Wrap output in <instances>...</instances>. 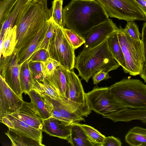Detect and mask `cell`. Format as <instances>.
Segmentation results:
<instances>
[{
  "label": "cell",
  "instance_id": "obj_1",
  "mask_svg": "<svg viewBox=\"0 0 146 146\" xmlns=\"http://www.w3.org/2000/svg\"><path fill=\"white\" fill-rule=\"evenodd\" d=\"M64 28L85 38L94 27L108 21L109 16L96 0H72L63 9Z\"/></svg>",
  "mask_w": 146,
  "mask_h": 146
},
{
  "label": "cell",
  "instance_id": "obj_2",
  "mask_svg": "<svg viewBox=\"0 0 146 146\" xmlns=\"http://www.w3.org/2000/svg\"><path fill=\"white\" fill-rule=\"evenodd\" d=\"M108 39L94 47L83 48L76 58L74 68L78 71V76L87 83L98 71L108 73L120 66L109 49Z\"/></svg>",
  "mask_w": 146,
  "mask_h": 146
},
{
  "label": "cell",
  "instance_id": "obj_3",
  "mask_svg": "<svg viewBox=\"0 0 146 146\" xmlns=\"http://www.w3.org/2000/svg\"><path fill=\"white\" fill-rule=\"evenodd\" d=\"M51 17L42 5L33 1L25 9L16 26V44L14 50L18 52L35 37Z\"/></svg>",
  "mask_w": 146,
  "mask_h": 146
},
{
  "label": "cell",
  "instance_id": "obj_4",
  "mask_svg": "<svg viewBox=\"0 0 146 146\" xmlns=\"http://www.w3.org/2000/svg\"><path fill=\"white\" fill-rule=\"evenodd\" d=\"M109 88L114 97L127 108L146 109V84L140 80L123 79Z\"/></svg>",
  "mask_w": 146,
  "mask_h": 146
},
{
  "label": "cell",
  "instance_id": "obj_5",
  "mask_svg": "<svg viewBox=\"0 0 146 146\" xmlns=\"http://www.w3.org/2000/svg\"><path fill=\"white\" fill-rule=\"evenodd\" d=\"M118 32L119 43L124 56L126 69L125 73L136 76L142 73L145 59L141 39H134L127 35L120 26Z\"/></svg>",
  "mask_w": 146,
  "mask_h": 146
},
{
  "label": "cell",
  "instance_id": "obj_6",
  "mask_svg": "<svg viewBox=\"0 0 146 146\" xmlns=\"http://www.w3.org/2000/svg\"><path fill=\"white\" fill-rule=\"evenodd\" d=\"M86 100L90 110L110 119L115 114L127 108L111 94L109 87L96 86L92 91L86 93Z\"/></svg>",
  "mask_w": 146,
  "mask_h": 146
},
{
  "label": "cell",
  "instance_id": "obj_7",
  "mask_svg": "<svg viewBox=\"0 0 146 146\" xmlns=\"http://www.w3.org/2000/svg\"><path fill=\"white\" fill-rule=\"evenodd\" d=\"M110 17L127 21H146V17L135 0H96Z\"/></svg>",
  "mask_w": 146,
  "mask_h": 146
},
{
  "label": "cell",
  "instance_id": "obj_8",
  "mask_svg": "<svg viewBox=\"0 0 146 146\" xmlns=\"http://www.w3.org/2000/svg\"><path fill=\"white\" fill-rule=\"evenodd\" d=\"M48 50L50 57L59 62L64 68L68 71L74 69L76 58L75 49L66 37L62 28L58 25Z\"/></svg>",
  "mask_w": 146,
  "mask_h": 146
},
{
  "label": "cell",
  "instance_id": "obj_9",
  "mask_svg": "<svg viewBox=\"0 0 146 146\" xmlns=\"http://www.w3.org/2000/svg\"><path fill=\"white\" fill-rule=\"evenodd\" d=\"M68 97L66 104L69 110L80 116L87 117L92 112L87 104L81 80L73 69L69 71Z\"/></svg>",
  "mask_w": 146,
  "mask_h": 146
},
{
  "label": "cell",
  "instance_id": "obj_10",
  "mask_svg": "<svg viewBox=\"0 0 146 146\" xmlns=\"http://www.w3.org/2000/svg\"><path fill=\"white\" fill-rule=\"evenodd\" d=\"M33 0H1L0 2V38L4 37L10 28L15 25L25 9Z\"/></svg>",
  "mask_w": 146,
  "mask_h": 146
},
{
  "label": "cell",
  "instance_id": "obj_11",
  "mask_svg": "<svg viewBox=\"0 0 146 146\" xmlns=\"http://www.w3.org/2000/svg\"><path fill=\"white\" fill-rule=\"evenodd\" d=\"M18 52L14 50L11 55L1 57L0 76L11 89L23 99L20 80V73L21 65L18 62Z\"/></svg>",
  "mask_w": 146,
  "mask_h": 146
},
{
  "label": "cell",
  "instance_id": "obj_12",
  "mask_svg": "<svg viewBox=\"0 0 146 146\" xmlns=\"http://www.w3.org/2000/svg\"><path fill=\"white\" fill-rule=\"evenodd\" d=\"M24 102L0 76V119L5 115L18 112Z\"/></svg>",
  "mask_w": 146,
  "mask_h": 146
},
{
  "label": "cell",
  "instance_id": "obj_13",
  "mask_svg": "<svg viewBox=\"0 0 146 146\" xmlns=\"http://www.w3.org/2000/svg\"><path fill=\"white\" fill-rule=\"evenodd\" d=\"M119 28L110 19L94 27L88 33L84 38L85 42L83 48H89L100 44Z\"/></svg>",
  "mask_w": 146,
  "mask_h": 146
},
{
  "label": "cell",
  "instance_id": "obj_14",
  "mask_svg": "<svg viewBox=\"0 0 146 146\" xmlns=\"http://www.w3.org/2000/svg\"><path fill=\"white\" fill-rule=\"evenodd\" d=\"M69 71L60 65L45 80L66 104L68 97Z\"/></svg>",
  "mask_w": 146,
  "mask_h": 146
},
{
  "label": "cell",
  "instance_id": "obj_15",
  "mask_svg": "<svg viewBox=\"0 0 146 146\" xmlns=\"http://www.w3.org/2000/svg\"><path fill=\"white\" fill-rule=\"evenodd\" d=\"M0 121L10 129L20 134L42 143V130L36 129L11 114L5 115Z\"/></svg>",
  "mask_w": 146,
  "mask_h": 146
},
{
  "label": "cell",
  "instance_id": "obj_16",
  "mask_svg": "<svg viewBox=\"0 0 146 146\" xmlns=\"http://www.w3.org/2000/svg\"><path fill=\"white\" fill-rule=\"evenodd\" d=\"M31 126L41 130L43 118L34 104L24 102L22 107L17 113L11 114Z\"/></svg>",
  "mask_w": 146,
  "mask_h": 146
},
{
  "label": "cell",
  "instance_id": "obj_17",
  "mask_svg": "<svg viewBox=\"0 0 146 146\" xmlns=\"http://www.w3.org/2000/svg\"><path fill=\"white\" fill-rule=\"evenodd\" d=\"M71 124L50 116L43 119L42 130L50 136L66 140L68 141L70 135Z\"/></svg>",
  "mask_w": 146,
  "mask_h": 146
},
{
  "label": "cell",
  "instance_id": "obj_18",
  "mask_svg": "<svg viewBox=\"0 0 146 146\" xmlns=\"http://www.w3.org/2000/svg\"><path fill=\"white\" fill-rule=\"evenodd\" d=\"M48 26V20L33 39L26 46L18 52V62L19 64L21 65L28 59L34 52L37 47L43 40Z\"/></svg>",
  "mask_w": 146,
  "mask_h": 146
},
{
  "label": "cell",
  "instance_id": "obj_19",
  "mask_svg": "<svg viewBox=\"0 0 146 146\" xmlns=\"http://www.w3.org/2000/svg\"><path fill=\"white\" fill-rule=\"evenodd\" d=\"M68 143L72 146H96L90 140L79 123L71 124Z\"/></svg>",
  "mask_w": 146,
  "mask_h": 146
},
{
  "label": "cell",
  "instance_id": "obj_20",
  "mask_svg": "<svg viewBox=\"0 0 146 146\" xmlns=\"http://www.w3.org/2000/svg\"><path fill=\"white\" fill-rule=\"evenodd\" d=\"M118 30L114 32L108 37V44L113 56L120 66L122 67L123 71L125 72L126 69L125 61L122 50L119 40Z\"/></svg>",
  "mask_w": 146,
  "mask_h": 146
},
{
  "label": "cell",
  "instance_id": "obj_21",
  "mask_svg": "<svg viewBox=\"0 0 146 146\" xmlns=\"http://www.w3.org/2000/svg\"><path fill=\"white\" fill-rule=\"evenodd\" d=\"M125 142L131 146H146V129L135 126L129 129L125 136Z\"/></svg>",
  "mask_w": 146,
  "mask_h": 146
},
{
  "label": "cell",
  "instance_id": "obj_22",
  "mask_svg": "<svg viewBox=\"0 0 146 146\" xmlns=\"http://www.w3.org/2000/svg\"><path fill=\"white\" fill-rule=\"evenodd\" d=\"M20 80L22 91L28 94L33 89L35 80L30 70L29 60H27L21 66L20 73Z\"/></svg>",
  "mask_w": 146,
  "mask_h": 146
},
{
  "label": "cell",
  "instance_id": "obj_23",
  "mask_svg": "<svg viewBox=\"0 0 146 146\" xmlns=\"http://www.w3.org/2000/svg\"><path fill=\"white\" fill-rule=\"evenodd\" d=\"M49 97L53 108L58 110L65 119L72 123L85 121L83 117L71 111L62 100H55Z\"/></svg>",
  "mask_w": 146,
  "mask_h": 146
},
{
  "label": "cell",
  "instance_id": "obj_24",
  "mask_svg": "<svg viewBox=\"0 0 146 146\" xmlns=\"http://www.w3.org/2000/svg\"><path fill=\"white\" fill-rule=\"evenodd\" d=\"M12 146H44V145L31 138L23 135L10 129L5 133Z\"/></svg>",
  "mask_w": 146,
  "mask_h": 146
},
{
  "label": "cell",
  "instance_id": "obj_25",
  "mask_svg": "<svg viewBox=\"0 0 146 146\" xmlns=\"http://www.w3.org/2000/svg\"><path fill=\"white\" fill-rule=\"evenodd\" d=\"M16 40V26L15 25L13 28L8 29L5 33L3 40L1 57L7 56L12 54L15 48Z\"/></svg>",
  "mask_w": 146,
  "mask_h": 146
},
{
  "label": "cell",
  "instance_id": "obj_26",
  "mask_svg": "<svg viewBox=\"0 0 146 146\" xmlns=\"http://www.w3.org/2000/svg\"><path fill=\"white\" fill-rule=\"evenodd\" d=\"M31 101L38 109L43 119H47L51 116L48 107L44 98L34 89H31L28 94Z\"/></svg>",
  "mask_w": 146,
  "mask_h": 146
},
{
  "label": "cell",
  "instance_id": "obj_27",
  "mask_svg": "<svg viewBox=\"0 0 146 146\" xmlns=\"http://www.w3.org/2000/svg\"><path fill=\"white\" fill-rule=\"evenodd\" d=\"M35 80L33 89L39 94L46 95L55 100H62L55 89L46 80L39 81Z\"/></svg>",
  "mask_w": 146,
  "mask_h": 146
},
{
  "label": "cell",
  "instance_id": "obj_28",
  "mask_svg": "<svg viewBox=\"0 0 146 146\" xmlns=\"http://www.w3.org/2000/svg\"><path fill=\"white\" fill-rule=\"evenodd\" d=\"M58 25L51 17L48 20V26L44 37L34 52L42 49L48 50L49 45L53 38Z\"/></svg>",
  "mask_w": 146,
  "mask_h": 146
},
{
  "label": "cell",
  "instance_id": "obj_29",
  "mask_svg": "<svg viewBox=\"0 0 146 146\" xmlns=\"http://www.w3.org/2000/svg\"><path fill=\"white\" fill-rule=\"evenodd\" d=\"M88 136L96 146H102L106 137L92 126L80 124Z\"/></svg>",
  "mask_w": 146,
  "mask_h": 146
},
{
  "label": "cell",
  "instance_id": "obj_30",
  "mask_svg": "<svg viewBox=\"0 0 146 146\" xmlns=\"http://www.w3.org/2000/svg\"><path fill=\"white\" fill-rule=\"evenodd\" d=\"M63 0H53L51 10V17L58 26L63 28L62 5Z\"/></svg>",
  "mask_w": 146,
  "mask_h": 146
},
{
  "label": "cell",
  "instance_id": "obj_31",
  "mask_svg": "<svg viewBox=\"0 0 146 146\" xmlns=\"http://www.w3.org/2000/svg\"><path fill=\"white\" fill-rule=\"evenodd\" d=\"M64 33L68 42L74 49L80 46L85 42L84 38L73 31L66 28H62Z\"/></svg>",
  "mask_w": 146,
  "mask_h": 146
},
{
  "label": "cell",
  "instance_id": "obj_32",
  "mask_svg": "<svg viewBox=\"0 0 146 146\" xmlns=\"http://www.w3.org/2000/svg\"><path fill=\"white\" fill-rule=\"evenodd\" d=\"M29 66L35 79L39 81L45 80L43 75V62H29Z\"/></svg>",
  "mask_w": 146,
  "mask_h": 146
},
{
  "label": "cell",
  "instance_id": "obj_33",
  "mask_svg": "<svg viewBox=\"0 0 146 146\" xmlns=\"http://www.w3.org/2000/svg\"><path fill=\"white\" fill-rule=\"evenodd\" d=\"M60 65L59 62L50 57L47 58L45 62H43V75L44 80Z\"/></svg>",
  "mask_w": 146,
  "mask_h": 146
},
{
  "label": "cell",
  "instance_id": "obj_34",
  "mask_svg": "<svg viewBox=\"0 0 146 146\" xmlns=\"http://www.w3.org/2000/svg\"><path fill=\"white\" fill-rule=\"evenodd\" d=\"M124 31L129 36L133 38L139 40L141 36L138 27L134 21H127L125 28L123 29Z\"/></svg>",
  "mask_w": 146,
  "mask_h": 146
},
{
  "label": "cell",
  "instance_id": "obj_35",
  "mask_svg": "<svg viewBox=\"0 0 146 146\" xmlns=\"http://www.w3.org/2000/svg\"><path fill=\"white\" fill-rule=\"evenodd\" d=\"M50 57L48 50L41 49L34 52L28 59L29 62H45Z\"/></svg>",
  "mask_w": 146,
  "mask_h": 146
},
{
  "label": "cell",
  "instance_id": "obj_36",
  "mask_svg": "<svg viewBox=\"0 0 146 146\" xmlns=\"http://www.w3.org/2000/svg\"><path fill=\"white\" fill-rule=\"evenodd\" d=\"M111 78L108 73L102 70H100L95 72L92 76L94 84L97 85L101 81Z\"/></svg>",
  "mask_w": 146,
  "mask_h": 146
},
{
  "label": "cell",
  "instance_id": "obj_37",
  "mask_svg": "<svg viewBox=\"0 0 146 146\" xmlns=\"http://www.w3.org/2000/svg\"><path fill=\"white\" fill-rule=\"evenodd\" d=\"M122 145L120 139L112 136L105 137L102 146H121Z\"/></svg>",
  "mask_w": 146,
  "mask_h": 146
},
{
  "label": "cell",
  "instance_id": "obj_38",
  "mask_svg": "<svg viewBox=\"0 0 146 146\" xmlns=\"http://www.w3.org/2000/svg\"><path fill=\"white\" fill-rule=\"evenodd\" d=\"M50 115L51 116L65 123L70 124L72 123L63 117L60 112L54 108L51 112Z\"/></svg>",
  "mask_w": 146,
  "mask_h": 146
},
{
  "label": "cell",
  "instance_id": "obj_39",
  "mask_svg": "<svg viewBox=\"0 0 146 146\" xmlns=\"http://www.w3.org/2000/svg\"><path fill=\"white\" fill-rule=\"evenodd\" d=\"M141 40L144 49L145 57L146 60V22L143 25L142 28Z\"/></svg>",
  "mask_w": 146,
  "mask_h": 146
},
{
  "label": "cell",
  "instance_id": "obj_40",
  "mask_svg": "<svg viewBox=\"0 0 146 146\" xmlns=\"http://www.w3.org/2000/svg\"><path fill=\"white\" fill-rule=\"evenodd\" d=\"M33 1L35 2L41 4L47 15L50 16H51V10L48 9L47 5V0H33Z\"/></svg>",
  "mask_w": 146,
  "mask_h": 146
},
{
  "label": "cell",
  "instance_id": "obj_41",
  "mask_svg": "<svg viewBox=\"0 0 146 146\" xmlns=\"http://www.w3.org/2000/svg\"><path fill=\"white\" fill-rule=\"evenodd\" d=\"M144 13L146 17V0H135Z\"/></svg>",
  "mask_w": 146,
  "mask_h": 146
},
{
  "label": "cell",
  "instance_id": "obj_42",
  "mask_svg": "<svg viewBox=\"0 0 146 146\" xmlns=\"http://www.w3.org/2000/svg\"><path fill=\"white\" fill-rule=\"evenodd\" d=\"M140 75L141 77L144 80V82L146 83V61L144 64L142 72Z\"/></svg>",
  "mask_w": 146,
  "mask_h": 146
},
{
  "label": "cell",
  "instance_id": "obj_43",
  "mask_svg": "<svg viewBox=\"0 0 146 146\" xmlns=\"http://www.w3.org/2000/svg\"></svg>",
  "mask_w": 146,
  "mask_h": 146
}]
</instances>
